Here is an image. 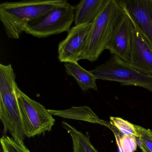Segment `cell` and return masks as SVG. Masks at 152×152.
Instances as JSON below:
<instances>
[{
	"label": "cell",
	"mask_w": 152,
	"mask_h": 152,
	"mask_svg": "<svg viewBox=\"0 0 152 152\" xmlns=\"http://www.w3.org/2000/svg\"><path fill=\"white\" fill-rule=\"evenodd\" d=\"M62 126L70 136H73L78 140L84 152H99L91 142L89 137L66 122L63 121Z\"/></svg>",
	"instance_id": "5bb4252c"
},
{
	"label": "cell",
	"mask_w": 152,
	"mask_h": 152,
	"mask_svg": "<svg viewBox=\"0 0 152 152\" xmlns=\"http://www.w3.org/2000/svg\"><path fill=\"white\" fill-rule=\"evenodd\" d=\"M138 137L137 140V145L142 152H152V138L148 129L138 125H135Z\"/></svg>",
	"instance_id": "e0dca14e"
},
{
	"label": "cell",
	"mask_w": 152,
	"mask_h": 152,
	"mask_svg": "<svg viewBox=\"0 0 152 152\" xmlns=\"http://www.w3.org/2000/svg\"><path fill=\"white\" fill-rule=\"evenodd\" d=\"M122 1L132 22L152 48V0Z\"/></svg>",
	"instance_id": "30bf717a"
},
{
	"label": "cell",
	"mask_w": 152,
	"mask_h": 152,
	"mask_svg": "<svg viewBox=\"0 0 152 152\" xmlns=\"http://www.w3.org/2000/svg\"><path fill=\"white\" fill-rule=\"evenodd\" d=\"M120 1L124 13L115 28L107 50L114 56L129 63L134 24L122 1Z\"/></svg>",
	"instance_id": "ba28073f"
},
{
	"label": "cell",
	"mask_w": 152,
	"mask_h": 152,
	"mask_svg": "<svg viewBox=\"0 0 152 152\" xmlns=\"http://www.w3.org/2000/svg\"><path fill=\"white\" fill-rule=\"evenodd\" d=\"M107 0H82L74 6L75 26L91 24Z\"/></svg>",
	"instance_id": "7c38bea8"
},
{
	"label": "cell",
	"mask_w": 152,
	"mask_h": 152,
	"mask_svg": "<svg viewBox=\"0 0 152 152\" xmlns=\"http://www.w3.org/2000/svg\"><path fill=\"white\" fill-rule=\"evenodd\" d=\"M74 18V7L67 2L28 23L25 32L36 38H46L68 32Z\"/></svg>",
	"instance_id": "8992f818"
},
{
	"label": "cell",
	"mask_w": 152,
	"mask_h": 152,
	"mask_svg": "<svg viewBox=\"0 0 152 152\" xmlns=\"http://www.w3.org/2000/svg\"><path fill=\"white\" fill-rule=\"evenodd\" d=\"M110 123L119 132L126 136H134L138 137L135 125L120 117H110Z\"/></svg>",
	"instance_id": "2e32d148"
},
{
	"label": "cell",
	"mask_w": 152,
	"mask_h": 152,
	"mask_svg": "<svg viewBox=\"0 0 152 152\" xmlns=\"http://www.w3.org/2000/svg\"><path fill=\"white\" fill-rule=\"evenodd\" d=\"M48 111L53 115L62 118L84 121L103 125L109 128L113 132L116 129L110 122L99 119L89 107L86 106L73 107L69 109L63 110L48 109Z\"/></svg>",
	"instance_id": "8fae6325"
},
{
	"label": "cell",
	"mask_w": 152,
	"mask_h": 152,
	"mask_svg": "<svg viewBox=\"0 0 152 152\" xmlns=\"http://www.w3.org/2000/svg\"><path fill=\"white\" fill-rule=\"evenodd\" d=\"M68 2L66 0H24L0 4V20L7 37L18 39L29 23Z\"/></svg>",
	"instance_id": "6da1fadb"
},
{
	"label": "cell",
	"mask_w": 152,
	"mask_h": 152,
	"mask_svg": "<svg viewBox=\"0 0 152 152\" xmlns=\"http://www.w3.org/2000/svg\"><path fill=\"white\" fill-rule=\"evenodd\" d=\"M64 66L66 74L74 78L83 91L89 89L98 90L96 78L91 71L85 70L78 63L68 62L65 63Z\"/></svg>",
	"instance_id": "4fadbf2b"
},
{
	"label": "cell",
	"mask_w": 152,
	"mask_h": 152,
	"mask_svg": "<svg viewBox=\"0 0 152 152\" xmlns=\"http://www.w3.org/2000/svg\"><path fill=\"white\" fill-rule=\"evenodd\" d=\"M120 141L124 152H134L137 149V139L135 136L123 135L121 137Z\"/></svg>",
	"instance_id": "ac0fdd59"
},
{
	"label": "cell",
	"mask_w": 152,
	"mask_h": 152,
	"mask_svg": "<svg viewBox=\"0 0 152 152\" xmlns=\"http://www.w3.org/2000/svg\"><path fill=\"white\" fill-rule=\"evenodd\" d=\"M0 141L2 152H31L23 142L15 140L9 136L3 135Z\"/></svg>",
	"instance_id": "9a60e30c"
},
{
	"label": "cell",
	"mask_w": 152,
	"mask_h": 152,
	"mask_svg": "<svg viewBox=\"0 0 152 152\" xmlns=\"http://www.w3.org/2000/svg\"><path fill=\"white\" fill-rule=\"evenodd\" d=\"M148 132H149V134H150V136L152 137V130L150 129H148Z\"/></svg>",
	"instance_id": "ffe728a7"
},
{
	"label": "cell",
	"mask_w": 152,
	"mask_h": 152,
	"mask_svg": "<svg viewBox=\"0 0 152 152\" xmlns=\"http://www.w3.org/2000/svg\"><path fill=\"white\" fill-rule=\"evenodd\" d=\"M133 24L129 64L142 73L152 76V48Z\"/></svg>",
	"instance_id": "9c48e42d"
},
{
	"label": "cell",
	"mask_w": 152,
	"mask_h": 152,
	"mask_svg": "<svg viewBox=\"0 0 152 152\" xmlns=\"http://www.w3.org/2000/svg\"><path fill=\"white\" fill-rule=\"evenodd\" d=\"M18 99L26 137H33L52 129L56 120L44 106L32 99L20 89Z\"/></svg>",
	"instance_id": "5b68a950"
},
{
	"label": "cell",
	"mask_w": 152,
	"mask_h": 152,
	"mask_svg": "<svg viewBox=\"0 0 152 152\" xmlns=\"http://www.w3.org/2000/svg\"><path fill=\"white\" fill-rule=\"evenodd\" d=\"M97 80L142 87L152 93V76L144 74L115 56L91 71Z\"/></svg>",
	"instance_id": "277c9868"
},
{
	"label": "cell",
	"mask_w": 152,
	"mask_h": 152,
	"mask_svg": "<svg viewBox=\"0 0 152 152\" xmlns=\"http://www.w3.org/2000/svg\"><path fill=\"white\" fill-rule=\"evenodd\" d=\"M73 142V152H84L81 145L78 140L73 136H71Z\"/></svg>",
	"instance_id": "d6986e66"
},
{
	"label": "cell",
	"mask_w": 152,
	"mask_h": 152,
	"mask_svg": "<svg viewBox=\"0 0 152 152\" xmlns=\"http://www.w3.org/2000/svg\"><path fill=\"white\" fill-rule=\"evenodd\" d=\"M124 13L120 1L107 0L91 23L81 59L94 62L107 50L117 23Z\"/></svg>",
	"instance_id": "3957f363"
},
{
	"label": "cell",
	"mask_w": 152,
	"mask_h": 152,
	"mask_svg": "<svg viewBox=\"0 0 152 152\" xmlns=\"http://www.w3.org/2000/svg\"><path fill=\"white\" fill-rule=\"evenodd\" d=\"M16 75L12 65L0 64V119L4 133L19 141L25 138L18 99Z\"/></svg>",
	"instance_id": "7a4b0ae2"
},
{
	"label": "cell",
	"mask_w": 152,
	"mask_h": 152,
	"mask_svg": "<svg viewBox=\"0 0 152 152\" xmlns=\"http://www.w3.org/2000/svg\"><path fill=\"white\" fill-rule=\"evenodd\" d=\"M91 24L75 26L66 38L59 43L58 58L61 63H78L81 60Z\"/></svg>",
	"instance_id": "52a82bcc"
}]
</instances>
